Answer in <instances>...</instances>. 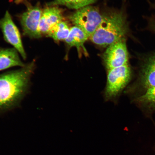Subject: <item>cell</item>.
<instances>
[{"instance_id":"6da1fadb","label":"cell","mask_w":155,"mask_h":155,"mask_svg":"<svg viewBox=\"0 0 155 155\" xmlns=\"http://www.w3.org/2000/svg\"><path fill=\"white\" fill-rule=\"evenodd\" d=\"M35 67L33 61L0 74V112L13 109L20 103L28 91Z\"/></svg>"},{"instance_id":"7a4b0ae2","label":"cell","mask_w":155,"mask_h":155,"mask_svg":"<svg viewBox=\"0 0 155 155\" xmlns=\"http://www.w3.org/2000/svg\"><path fill=\"white\" fill-rule=\"evenodd\" d=\"M129 30L127 17L123 12L112 11L102 15L99 26L89 38L97 45L107 47L125 38Z\"/></svg>"},{"instance_id":"3957f363","label":"cell","mask_w":155,"mask_h":155,"mask_svg":"<svg viewBox=\"0 0 155 155\" xmlns=\"http://www.w3.org/2000/svg\"><path fill=\"white\" fill-rule=\"evenodd\" d=\"M106 71V83L104 93V100L116 102L130 80L131 69L128 64Z\"/></svg>"},{"instance_id":"277c9868","label":"cell","mask_w":155,"mask_h":155,"mask_svg":"<svg viewBox=\"0 0 155 155\" xmlns=\"http://www.w3.org/2000/svg\"><path fill=\"white\" fill-rule=\"evenodd\" d=\"M102 18V15L98 9L91 5L76 10L69 17L74 26L82 30L89 38L96 31Z\"/></svg>"},{"instance_id":"5b68a950","label":"cell","mask_w":155,"mask_h":155,"mask_svg":"<svg viewBox=\"0 0 155 155\" xmlns=\"http://www.w3.org/2000/svg\"><path fill=\"white\" fill-rule=\"evenodd\" d=\"M107 48L102 56L106 71L128 64L129 55L125 38L114 42Z\"/></svg>"},{"instance_id":"8992f818","label":"cell","mask_w":155,"mask_h":155,"mask_svg":"<svg viewBox=\"0 0 155 155\" xmlns=\"http://www.w3.org/2000/svg\"><path fill=\"white\" fill-rule=\"evenodd\" d=\"M26 11L21 15L20 22L24 34L32 38H41L39 30L40 22L42 10L38 4H27Z\"/></svg>"},{"instance_id":"52a82bcc","label":"cell","mask_w":155,"mask_h":155,"mask_svg":"<svg viewBox=\"0 0 155 155\" xmlns=\"http://www.w3.org/2000/svg\"><path fill=\"white\" fill-rule=\"evenodd\" d=\"M0 28L6 41L14 46L23 59H26V54L23 45L20 34L8 11H6L4 17L0 20Z\"/></svg>"},{"instance_id":"ba28073f","label":"cell","mask_w":155,"mask_h":155,"mask_svg":"<svg viewBox=\"0 0 155 155\" xmlns=\"http://www.w3.org/2000/svg\"><path fill=\"white\" fill-rule=\"evenodd\" d=\"M63 11L57 6H47L42 11L40 24V32L42 35H47L51 29L64 20Z\"/></svg>"},{"instance_id":"9c48e42d","label":"cell","mask_w":155,"mask_h":155,"mask_svg":"<svg viewBox=\"0 0 155 155\" xmlns=\"http://www.w3.org/2000/svg\"><path fill=\"white\" fill-rule=\"evenodd\" d=\"M137 86L144 89V92L155 87V53L150 56L143 64L137 85L131 87Z\"/></svg>"},{"instance_id":"30bf717a","label":"cell","mask_w":155,"mask_h":155,"mask_svg":"<svg viewBox=\"0 0 155 155\" xmlns=\"http://www.w3.org/2000/svg\"><path fill=\"white\" fill-rule=\"evenodd\" d=\"M88 38L89 36L86 33L78 27L74 26L71 28L69 35L65 41L70 47L77 48L79 57H82L83 54L87 57L88 55L84 44Z\"/></svg>"},{"instance_id":"8fae6325","label":"cell","mask_w":155,"mask_h":155,"mask_svg":"<svg viewBox=\"0 0 155 155\" xmlns=\"http://www.w3.org/2000/svg\"><path fill=\"white\" fill-rule=\"evenodd\" d=\"M18 53L15 48H0V71L13 67H24L26 64L21 61Z\"/></svg>"},{"instance_id":"7c38bea8","label":"cell","mask_w":155,"mask_h":155,"mask_svg":"<svg viewBox=\"0 0 155 155\" xmlns=\"http://www.w3.org/2000/svg\"><path fill=\"white\" fill-rule=\"evenodd\" d=\"M132 101L141 109L147 111L155 110V87L148 89L141 95L135 97Z\"/></svg>"},{"instance_id":"4fadbf2b","label":"cell","mask_w":155,"mask_h":155,"mask_svg":"<svg viewBox=\"0 0 155 155\" xmlns=\"http://www.w3.org/2000/svg\"><path fill=\"white\" fill-rule=\"evenodd\" d=\"M71 28L67 22L63 20L55 25L49 31L47 36L55 41H65L69 35Z\"/></svg>"},{"instance_id":"5bb4252c","label":"cell","mask_w":155,"mask_h":155,"mask_svg":"<svg viewBox=\"0 0 155 155\" xmlns=\"http://www.w3.org/2000/svg\"><path fill=\"white\" fill-rule=\"evenodd\" d=\"M97 0H54L47 3V6L62 5L69 9H78L83 7L90 5Z\"/></svg>"},{"instance_id":"9a60e30c","label":"cell","mask_w":155,"mask_h":155,"mask_svg":"<svg viewBox=\"0 0 155 155\" xmlns=\"http://www.w3.org/2000/svg\"><path fill=\"white\" fill-rule=\"evenodd\" d=\"M25 1L26 0H15V3L17 4H18L22 3Z\"/></svg>"},{"instance_id":"2e32d148","label":"cell","mask_w":155,"mask_h":155,"mask_svg":"<svg viewBox=\"0 0 155 155\" xmlns=\"http://www.w3.org/2000/svg\"><path fill=\"white\" fill-rule=\"evenodd\" d=\"M153 150L154 152L155 153V142L154 145V146L153 147Z\"/></svg>"}]
</instances>
